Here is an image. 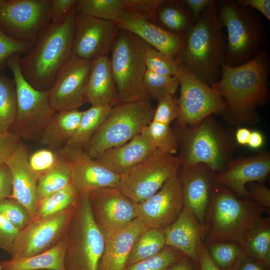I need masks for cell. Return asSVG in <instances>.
<instances>
[{
	"mask_svg": "<svg viewBox=\"0 0 270 270\" xmlns=\"http://www.w3.org/2000/svg\"><path fill=\"white\" fill-rule=\"evenodd\" d=\"M66 246V235L55 246L44 252L0 262L1 270H66L64 262Z\"/></svg>",
	"mask_w": 270,
	"mask_h": 270,
	"instance_id": "f1b7e54d",
	"label": "cell"
},
{
	"mask_svg": "<svg viewBox=\"0 0 270 270\" xmlns=\"http://www.w3.org/2000/svg\"><path fill=\"white\" fill-rule=\"evenodd\" d=\"M183 206L182 188L176 173L152 196L136 204L137 218L148 228L163 230L176 220Z\"/></svg>",
	"mask_w": 270,
	"mask_h": 270,
	"instance_id": "ac0fdd59",
	"label": "cell"
},
{
	"mask_svg": "<svg viewBox=\"0 0 270 270\" xmlns=\"http://www.w3.org/2000/svg\"><path fill=\"white\" fill-rule=\"evenodd\" d=\"M78 197L77 190L71 184L40 200L36 217L45 218L60 213L74 206Z\"/></svg>",
	"mask_w": 270,
	"mask_h": 270,
	"instance_id": "e575fe53",
	"label": "cell"
},
{
	"mask_svg": "<svg viewBox=\"0 0 270 270\" xmlns=\"http://www.w3.org/2000/svg\"><path fill=\"white\" fill-rule=\"evenodd\" d=\"M12 192V174L8 167L4 164L0 166V200L10 197Z\"/></svg>",
	"mask_w": 270,
	"mask_h": 270,
	"instance_id": "f5cc1de1",
	"label": "cell"
},
{
	"mask_svg": "<svg viewBox=\"0 0 270 270\" xmlns=\"http://www.w3.org/2000/svg\"><path fill=\"white\" fill-rule=\"evenodd\" d=\"M264 136L262 134L257 130L251 131L248 142V146L252 149L261 148L264 144Z\"/></svg>",
	"mask_w": 270,
	"mask_h": 270,
	"instance_id": "680465c9",
	"label": "cell"
},
{
	"mask_svg": "<svg viewBox=\"0 0 270 270\" xmlns=\"http://www.w3.org/2000/svg\"><path fill=\"white\" fill-rule=\"evenodd\" d=\"M154 112L150 100L118 102L82 148L96 159L106 150L122 146L141 134Z\"/></svg>",
	"mask_w": 270,
	"mask_h": 270,
	"instance_id": "ba28073f",
	"label": "cell"
},
{
	"mask_svg": "<svg viewBox=\"0 0 270 270\" xmlns=\"http://www.w3.org/2000/svg\"><path fill=\"white\" fill-rule=\"evenodd\" d=\"M52 0H0V28L9 37L34 45L51 23Z\"/></svg>",
	"mask_w": 270,
	"mask_h": 270,
	"instance_id": "4fadbf2b",
	"label": "cell"
},
{
	"mask_svg": "<svg viewBox=\"0 0 270 270\" xmlns=\"http://www.w3.org/2000/svg\"><path fill=\"white\" fill-rule=\"evenodd\" d=\"M90 68L91 60L72 54L48 90L50 105L56 112L78 109L86 103Z\"/></svg>",
	"mask_w": 270,
	"mask_h": 270,
	"instance_id": "2e32d148",
	"label": "cell"
},
{
	"mask_svg": "<svg viewBox=\"0 0 270 270\" xmlns=\"http://www.w3.org/2000/svg\"><path fill=\"white\" fill-rule=\"evenodd\" d=\"M266 266L244 254L235 266L234 270H267Z\"/></svg>",
	"mask_w": 270,
	"mask_h": 270,
	"instance_id": "6f0895ef",
	"label": "cell"
},
{
	"mask_svg": "<svg viewBox=\"0 0 270 270\" xmlns=\"http://www.w3.org/2000/svg\"><path fill=\"white\" fill-rule=\"evenodd\" d=\"M184 256L168 246L156 254L128 266L126 270H164Z\"/></svg>",
	"mask_w": 270,
	"mask_h": 270,
	"instance_id": "60d3db41",
	"label": "cell"
},
{
	"mask_svg": "<svg viewBox=\"0 0 270 270\" xmlns=\"http://www.w3.org/2000/svg\"><path fill=\"white\" fill-rule=\"evenodd\" d=\"M94 220L104 238L137 218L136 204L118 188H104L88 195Z\"/></svg>",
	"mask_w": 270,
	"mask_h": 270,
	"instance_id": "9a60e30c",
	"label": "cell"
},
{
	"mask_svg": "<svg viewBox=\"0 0 270 270\" xmlns=\"http://www.w3.org/2000/svg\"><path fill=\"white\" fill-rule=\"evenodd\" d=\"M251 130L245 127H238L234 131L235 139L238 145L244 146L248 144Z\"/></svg>",
	"mask_w": 270,
	"mask_h": 270,
	"instance_id": "91938a15",
	"label": "cell"
},
{
	"mask_svg": "<svg viewBox=\"0 0 270 270\" xmlns=\"http://www.w3.org/2000/svg\"><path fill=\"white\" fill-rule=\"evenodd\" d=\"M166 244L172 246L194 262H198V250L205 229L195 215L185 206L176 220L164 229Z\"/></svg>",
	"mask_w": 270,
	"mask_h": 270,
	"instance_id": "cb8c5ba5",
	"label": "cell"
},
{
	"mask_svg": "<svg viewBox=\"0 0 270 270\" xmlns=\"http://www.w3.org/2000/svg\"><path fill=\"white\" fill-rule=\"evenodd\" d=\"M217 173L208 166L199 163L180 166L179 178L184 206L190 210L204 226L210 206Z\"/></svg>",
	"mask_w": 270,
	"mask_h": 270,
	"instance_id": "d6986e66",
	"label": "cell"
},
{
	"mask_svg": "<svg viewBox=\"0 0 270 270\" xmlns=\"http://www.w3.org/2000/svg\"><path fill=\"white\" fill-rule=\"evenodd\" d=\"M149 46L133 33L118 30L109 59L118 102L150 100L144 85L146 55Z\"/></svg>",
	"mask_w": 270,
	"mask_h": 270,
	"instance_id": "52a82bcc",
	"label": "cell"
},
{
	"mask_svg": "<svg viewBox=\"0 0 270 270\" xmlns=\"http://www.w3.org/2000/svg\"><path fill=\"white\" fill-rule=\"evenodd\" d=\"M118 31L114 22L75 12L72 54L89 60L108 55Z\"/></svg>",
	"mask_w": 270,
	"mask_h": 270,
	"instance_id": "e0dca14e",
	"label": "cell"
},
{
	"mask_svg": "<svg viewBox=\"0 0 270 270\" xmlns=\"http://www.w3.org/2000/svg\"><path fill=\"white\" fill-rule=\"evenodd\" d=\"M82 112L78 109L56 112L42 132L40 143L54 151L62 148L74 134Z\"/></svg>",
	"mask_w": 270,
	"mask_h": 270,
	"instance_id": "83f0119b",
	"label": "cell"
},
{
	"mask_svg": "<svg viewBox=\"0 0 270 270\" xmlns=\"http://www.w3.org/2000/svg\"><path fill=\"white\" fill-rule=\"evenodd\" d=\"M0 214L20 230L32 220L26 208L16 200L10 197L0 200Z\"/></svg>",
	"mask_w": 270,
	"mask_h": 270,
	"instance_id": "7bdbcfd3",
	"label": "cell"
},
{
	"mask_svg": "<svg viewBox=\"0 0 270 270\" xmlns=\"http://www.w3.org/2000/svg\"><path fill=\"white\" fill-rule=\"evenodd\" d=\"M270 172V154L266 150L246 157L234 159L224 172L216 174V181L242 198L250 199L246 189L247 184H264Z\"/></svg>",
	"mask_w": 270,
	"mask_h": 270,
	"instance_id": "7402d4cb",
	"label": "cell"
},
{
	"mask_svg": "<svg viewBox=\"0 0 270 270\" xmlns=\"http://www.w3.org/2000/svg\"><path fill=\"white\" fill-rule=\"evenodd\" d=\"M8 61L15 84L16 114L14 122L10 128L20 140H38L44 129L56 112L51 107L48 90H40L34 88L23 76L18 58Z\"/></svg>",
	"mask_w": 270,
	"mask_h": 270,
	"instance_id": "30bf717a",
	"label": "cell"
},
{
	"mask_svg": "<svg viewBox=\"0 0 270 270\" xmlns=\"http://www.w3.org/2000/svg\"><path fill=\"white\" fill-rule=\"evenodd\" d=\"M156 149L152 140L140 134L122 146L106 150L96 160L109 170L121 176Z\"/></svg>",
	"mask_w": 270,
	"mask_h": 270,
	"instance_id": "484cf974",
	"label": "cell"
},
{
	"mask_svg": "<svg viewBox=\"0 0 270 270\" xmlns=\"http://www.w3.org/2000/svg\"><path fill=\"white\" fill-rule=\"evenodd\" d=\"M20 142V139L10 131L0 132V166L6 164Z\"/></svg>",
	"mask_w": 270,
	"mask_h": 270,
	"instance_id": "f907efd6",
	"label": "cell"
},
{
	"mask_svg": "<svg viewBox=\"0 0 270 270\" xmlns=\"http://www.w3.org/2000/svg\"><path fill=\"white\" fill-rule=\"evenodd\" d=\"M144 85L150 100L156 99L166 96H174L179 86V80L176 76L158 74L146 70Z\"/></svg>",
	"mask_w": 270,
	"mask_h": 270,
	"instance_id": "ab89813d",
	"label": "cell"
},
{
	"mask_svg": "<svg viewBox=\"0 0 270 270\" xmlns=\"http://www.w3.org/2000/svg\"><path fill=\"white\" fill-rule=\"evenodd\" d=\"M216 10L227 31L224 63L230 66L244 64L266 50L268 33L261 15L236 0H216Z\"/></svg>",
	"mask_w": 270,
	"mask_h": 270,
	"instance_id": "5b68a950",
	"label": "cell"
},
{
	"mask_svg": "<svg viewBox=\"0 0 270 270\" xmlns=\"http://www.w3.org/2000/svg\"><path fill=\"white\" fill-rule=\"evenodd\" d=\"M124 9L140 14L154 22L156 11L163 0H122Z\"/></svg>",
	"mask_w": 270,
	"mask_h": 270,
	"instance_id": "7dc6e473",
	"label": "cell"
},
{
	"mask_svg": "<svg viewBox=\"0 0 270 270\" xmlns=\"http://www.w3.org/2000/svg\"><path fill=\"white\" fill-rule=\"evenodd\" d=\"M75 12L116 23L124 10L122 0H76Z\"/></svg>",
	"mask_w": 270,
	"mask_h": 270,
	"instance_id": "8d00e7d4",
	"label": "cell"
},
{
	"mask_svg": "<svg viewBox=\"0 0 270 270\" xmlns=\"http://www.w3.org/2000/svg\"><path fill=\"white\" fill-rule=\"evenodd\" d=\"M268 211L270 208L250 199L240 198L216 182L206 217L210 227L204 242L207 246L229 240L242 247L248 232L262 218L263 213Z\"/></svg>",
	"mask_w": 270,
	"mask_h": 270,
	"instance_id": "8992f818",
	"label": "cell"
},
{
	"mask_svg": "<svg viewBox=\"0 0 270 270\" xmlns=\"http://www.w3.org/2000/svg\"><path fill=\"white\" fill-rule=\"evenodd\" d=\"M76 204L54 215L32 218L17 235L11 258L34 256L55 246L67 233Z\"/></svg>",
	"mask_w": 270,
	"mask_h": 270,
	"instance_id": "5bb4252c",
	"label": "cell"
},
{
	"mask_svg": "<svg viewBox=\"0 0 270 270\" xmlns=\"http://www.w3.org/2000/svg\"><path fill=\"white\" fill-rule=\"evenodd\" d=\"M180 62L178 59L170 57L149 46L146 55V70L166 76L178 74Z\"/></svg>",
	"mask_w": 270,
	"mask_h": 270,
	"instance_id": "b9f144b4",
	"label": "cell"
},
{
	"mask_svg": "<svg viewBox=\"0 0 270 270\" xmlns=\"http://www.w3.org/2000/svg\"><path fill=\"white\" fill-rule=\"evenodd\" d=\"M56 158V150L48 148H42L30 154L28 162L31 168L40 175L54 165Z\"/></svg>",
	"mask_w": 270,
	"mask_h": 270,
	"instance_id": "bcb514c9",
	"label": "cell"
},
{
	"mask_svg": "<svg viewBox=\"0 0 270 270\" xmlns=\"http://www.w3.org/2000/svg\"><path fill=\"white\" fill-rule=\"evenodd\" d=\"M29 155L27 148L20 141L6 164L12 176V192L10 198L23 204L34 218L36 216L39 202L37 189L40 174L30 166Z\"/></svg>",
	"mask_w": 270,
	"mask_h": 270,
	"instance_id": "603a6c76",
	"label": "cell"
},
{
	"mask_svg": "<svg viewBox=\"0 0 270 270\" xmlns=\"http://www.w3.org/2000/svg\"><path fill=\"white\" fill-rule=\"evenodd\" d=\"M66 270H98L105 239L96 226L88 195L79 194L66 234Z\"/></svg>",
	"mask_w": 270,
	"mask_h": 270,
	"instance_id": "9c48e42d",
	"label": "cell"
},
{
	"mask_svg": "<svg viewBox=\"0 0 270 270\" xmlns=\"http://www.w3.org/2000/svg\"><path fill=\"white\" fill-rule=\"evenodd\" d=\"M250 200L258 204L270 208V190L264 184L259 182H252L246 186Z\"/></svg>",
	"mask_w": 270,
	"mask_h": 270,
	"instance_id": "681fc988",
	"label": "cell"
},
{
	"mask_svg": "<svg viewBox=\"0 0 270 270\" xmlns=\"http://www.w3.org/2000/svg\"><path fill=\"white\" fill-rule=\"evenodd\" d=\"M236 3L242 7H250L256 10L270 21V0H236Z\"/></svg>",
	"mask_w": 270,
	"mask_h": 270,
	"instance_id": "db71d44e",
	"label": "cell"
},
{
	"mask_svg": "<svg viewBox=\"0 0 270 270\" xmlns=\"http://www.w3.org/2000/svg\"><path fill=\"white\" fill-rule=\"evenodd\" d=\"M0 270H1V268H0Z\"/></svg>",
	"mask_w": 270,
	"mask_h": 270,
	"instance_id": "be15d7a7",
	"label": "cell"
},
{
	"mask_svg": "<svg viewBox=\"0 0 270 270\" xmlns=\"http://www.w3.org/2000/svg\"></svg>",
	"mask_w": 270,
	"mask_h": 270,
	"instance_id": "6125c7cd",
	"label": "cell"
},
{
	"mask_svg": "<svg viewBox=\"0 0 270 270\" xmlns=\"http://www.w3.org/2000/svg\"><path fill=\"white\" fill-rule=\"evenodd\" d=\"M141 134L152 140L158 149L174 155L178 153L176 136L170 126L151 120Z\"/></svg>",
	"mask_w": 270,
	"mask_h": 270,
	"instance_id": "f35d334b",
	"label": "cell"
},
{
	"mask_svg": "<svg viewBox=\"0 0 270 270\" xmlns=\"http://www.w3.org/2000/svg\"><path fill=\"white\" fill-rule=\"evenodd\" d=\"M166 246L165 236L162 230L147 228L134 241L128 260L127 268L156 254Z\"/></svg>",
	"mask_w": 270,
	"mask_h": 270,
	"instance_id": "836d02e7",
	"label": "cell"
},
{
	"mask_svg": "<svg viewBox=\"0 0 270 270\" xmlns=\"http://www.w3.org/2000/svg\"><path fill=\"white\" fill-rule=\"evenodd\" d=\"M34 46L30 42L9 37L0 28V71L8 67V62L12 58L26 54Z\"/></svg>",
	"mask_w": 270,
	"mask_h": 270,
	"instance_id": "ee69618b",
	"label": "cell"
},
{
	"mask_svg": "<svg viewBox=\"0 0 270 270\" xmlns=\"http://www.w3.org/2000/svg\"><path fill=\"white\" fill-rule=\"evenodd\" d=\"M147 228L136 218L126 227L106 238L104 248L98 270H126L134 241Z\"/></svg>",
	"mask_w": 270,
	"mask_h": 270,
	"instance_id": "d4e9b609",
	"label": "cell"
},
{
	"mask_svg": "<svg viewBox=\"0 0 270 270\" xmlns=\"http://www.w3.org/2000/svg\"><path fill=\"white\" fill-rule=\"evenodd\" d=\"M16 114L14 82L0 72V132L9 131L15 120Z\"/></svg>",
	"mask_w": 270,
	"mask_h": 270,
	"instance_id": "d590c367",
	"label": "cell"
},
{
	"mask_svg": "<svg viewBox=\"0 0 270 270\" xmlns=\"http://www.w3.org/2000/svg\"><path fill=\"white\" fill-rule=\"evenodd\" d=\"M74 10L62 20L50 23L33 48L18 62L25 80L34 88L48 90L58 72L72 54Z\"/></svg>",
	"mask_w": 270,
	"mask_h": 270,
	"instance_id": "7a4b0ae2",
	"label": "cell"
},
{
	"mask_svg": "<svg viewBox=\"0 0 270 270\" xmlns=\"http://www.w3.org/2000/svg\"><path fill=\"white\" fill-rule=\"evenodd\" d=\"M56 151L54 164L40 174L38 180L37 194L39 201L72 184L70 164L60 149Z\"/></svg>",
	"mask_w": 270,
	"mask_h": 270,
	"instance_id": "4dcf8cb0",
	"label": "cell"
},
{
	"mask_svg": "<svg viewBox=\"0 0 270 270\" xmlns=\"http://www.w3.org/2000/svg\"><path fill=\"white\" fill-rule=\"evenodd\" d=\"M154 22L175 34H186L194 24L190 10L182 0H164L158 8Z\"/></svg>",
	"mask_w": 270,
	"mask_h": 270,
	"instance_id": "f546056e",
	"label": "cell"
},
{
	"mask_svg": "<svg viewBox=\"0 0 270 270\" xmlns=\"http://www.w3.org/2000/svg\"><path fill=\"white\" fill-rule=\"evenodd\" d=\"M76 0H52L50 8L51 23L62 20L74 10Z\"/></svg>",
	"mask_w": 270,
	"mask_h": 270,
	"instance_id": "816d5d0a",
	"label": "cell"
},
{
	"mask_svg": "<svg viewBox=\"0 0 270 270\" xmlns=\"http://www.w3.org/2000/svg\"><path fill=\"white\" fill-rule=\"evenodd\" d=\"M116 24L118 30L133 33L150 46L175 59L178 58L184 46L186 34L168 32L135 12L122 10Z\"/></svg>",
	"mask_w": 270,
	"mask_h": 270,
	"instance_id": "ffe728a7",
	"label": "cell"
},
{
	"mask_svg": "<svg viewBox=\"0 0 270 270\" xmlns=\"http://www.w3.org/2000/svg\"><path fill=\"white\" fill-rule=\"evenodd\" d=\"M176 134L180 166L202 163L217 174L225 171L234 159L238 146L234 130L219 124L210 115L196 125L173 129Z\"/></svg>",
	"mask_w": 270,
	"mask_h": 270,
	"instance_id": "3957f363",
	"label": "cell"
},
{
	"mask_svg": "<svg viewBox=\"0 0 270 270\" xmlns=\"http://www.w3.org/2000/svg\"><path fill=\"white\" fill-rule=\"evenodd\" d=\"M178 76L180 96L178 99L179 116L175 126H195L210 115L222 116L225 102L217 90L184 64H180Z\"/></svg>",
	"mask_w": 270,
	"mask_h": 270,
	"instance_id": "7c38bea8",
	"label": "cell"
},
{
	"mask_svg": "<svg viewBox=\"0 0 270 270\" xmlns=\"http://www.w3.org/2000/svg\"><path fill=\"white\" fill-rule=\"evenodd\" d=\"M164 270H194V268L192 262L184 258Z\"/></svg>",
	"mask_w": 270,
	"mask_h": 270,
	"instance_id": "94428289",
	"label": "cell"
},
{
	"mask_svg": "<svg viewBox=\"0 0 270 270\" xmlns=\"http://www.w3.org/2000/svg\"><path fill=\"white\" fill-rule=\"evenodd\" d=\"M112 108L92 106L83 111L77 130L64 147L82 149L106 118Z\"/></svg>",
	"mask_w": 270,
	"mask_h": 270,
	"instance_id": "d6a6232c",
	"label": "cell"
},
{
	"mask_svg": "<svg viewBox=\"0 0 270 270\" xmlns=\"http://www.w3.org/2000/svg\"><path fill=\"white\" fill-rule=\"evenodd\" d=\"M85 96L86 102L92 106L112 108L118 102L108 55L98 56L91 60Z\"/></svg>",
	"mask_w": 270,
	"mask_h": 270,
	"instance_id": "4316f807",
	"label": "cell"
},
{
	"mask_svg": "<svg viewBox=\"0 0 270 270\" xmlns=\"http://www.w3.org/2000/svg\"><path fill=\"white\" fill-rule=\"evenodd\" d=\"M220 80L212 87L225 102L222 114L230 126L254 125L260 120L257 108L270 99L268 79L270 59L266 50L252 60L237 66L221 64Z\"/></svg>",
	"mask_w": 270,
	"mask_h": 270,
	"instance_id": "6da1fadb",
	"label": "cell"
},
{
	"mask_svg": "<svg viewBox=\"0 0 270 270\" xmlns=\"http://www.w3.org/2000/svg\"><path fill=\"white\" fill-rule=\"evenodd\" d=\"M216 1L206 8L186 33L178 60L210 86L220 80L224 62V42Z\"/></svg>",
	"mask_w": 270,
	"mask_h": 270,
	"instance_id": "277c9868",
	"label": "cell"
},
{
	"mask_svg": "<svg viewBox=\"0 0 270 270\" xmlns=\"http://www.w3.org/2000/svg\"><path fill=\"white\" fill-rule=\"evenodd\" d=\"M210 256L220 270L233 269L244 254L242 247L234 242H215L206 246Z\"/></svg>",
	"mask_w": 270,
	"mask_h": 270,
	"instance_id": "74e56055",
	"label": "cell"
},
{
	"mask_svg": "<svg viewBox=\"0 0 270 270\" xmlns=\"http://www.w3.org/2000/svg\"><path fill=\"white\" fill-rule=\"evenodd\" d=\"M152 121L170 126L179 116L178 99L174 96L166 95L157 100Z\"/></svg>",
	"mask_w": 270,
	"mask_h": 270,
	"instance_id": "f6af8a7d",
	"label": "cell"
},
{
	"mask_svg": "<svg viewBox=\"0 0 270 270\" xmlns=\"http://www.w3.org/2000/svg\"><path fill=\"white\" fill-rule=\"evenodd\" d=\"M216 0H182V2L190 10L194 23L200 16L203 11L212 4Z\"/></svg>",
	"mask_w": 270,
	"mask_h": 270,
	"instance_id": "11a10c76",
	"label": "cell"
},
{
	"mask_svg": "<svg viewBox=\"0 0 270 270\" xmlns=\"http://www.w3.org/2000/svg\"><path fill=\"white\" fill-rule=\"evenodd\" d=\"M20 230L0 214V249L10 256Z\"/></svg>",
	"mask_w": 270,
	"mask_h": 270,
	"instance_id": "c3c4849f",
	"label": "cell"
},
{
	"mask_svg": "<svg viewBox=\"0 0 270 270\" xmlns=\"http://www.w3.org/2000/svg\"><path fill=\"white\" fill-rule=\"evenodd\" d=\"M60 150L70 164L72 184L79 194L88 195L99 188L119 186L120 176L91 158L82 149L63 147Z\"/></svg>",
	"mask_w": 270,
	"mask_h": 270,
	"instance_id": "44dd1931",
	"label": "cell"
},
{
	"mask_svg": "<svg viewBox=\"0 0 270 270\" xmlns=\"http://www.w3.org/2000/svg\"><path fill=\"white\" fill-rule=\"evenodd\" d=\"M244 253L261 264L270 265V218H262L248 232L242 246Z\"/></svg>",
	"mask_w": 270,
	"mask_h": 270,
	"instance_id": "1f68e13d",
	"label": "cell"
},
{
	"mask_svg": "<svg viewBox=\"0 0 270 270\" xmlns=\"http://www.w3.org/2000/svg\"><path fill=\"white\" fill-rule=\"evenodd\" d=\"M180 166L178 156L157 148L120 176L118 188L134 203H141L158 192Z\"/></svg>",
	"mask_w": 270,
	"mask_h": 270,
	"instance_id": "8fae6325",
	"label": "cell"
},
{
	"mask_svg": "<svg viewBox=\"0 0 270 270\" xmlns=\"http://www.w3.org/2000/svg\"><path fill=\"white\" fill-rule=\"evenodd\" d=\"M198 256L200 270H221L211 258L207 246L203 241L198 248Z\"/></svg>",
	"mask_w": 270,
	"mask_h": 270,
	"instance_id": "9f6ffc18",
	"label": "cell"
}]
</instances>
